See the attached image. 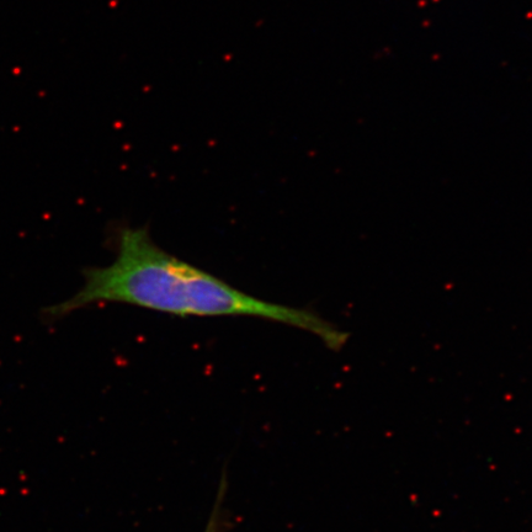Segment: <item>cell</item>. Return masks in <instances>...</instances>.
I'll use <instances>...</instances> for the list:
<instances>
[{
    "mask_svg": "<svg viewBox=\"0 0 532 532\" xmlns=\"http://www.w3.org/2000/svg\"><path fill=\"white\" fill-rule=\"evenodd\" d=\"M116 258L103 268L85 270L83 289L50 310L62 317L95 303L111 302L177 317H252L316 335L328 349L342 350L349 333L318 313L264 301L207 273L153 241L146 227L121 226Z\"/></svg>",
    "mask_w": 532,
    "mask_h": 532,
    "instance_id": "1",
    "label": "cell"
},
{
    "mask_svg": "<svg viewBox=\"0 0 532 532\" xmlns=\"http://www.w3.org/2000/svg\"><path fill=\"white\" fill-rule=\"evenodd\" d=\"M223 487H225V482H222L220 488V494H218L217 504L215 505V510L211 514L209 524L206 526L205 532H221V499L223 497Z\"/></svg>",
    "mask_w": 532,
    "mask_h": 532,
    "instance_id": "2",
    "label": "cell"
}]
</instances>
